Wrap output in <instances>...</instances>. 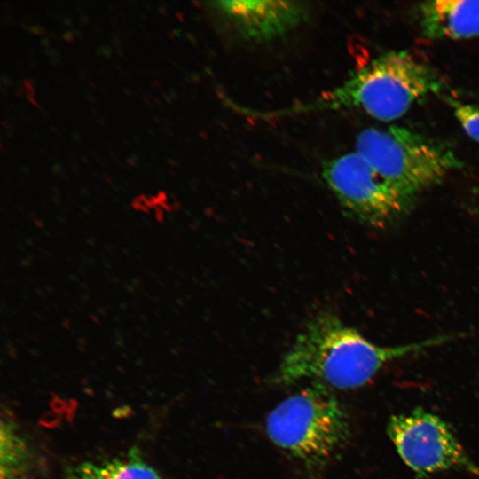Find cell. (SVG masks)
Wrapping results in <instances>:
<instances>
[{
  "instance_id": "6",
  "label": "cell",
  "mask_w": 479,
  "mask_h": 479,
  "mask_svg": "<svg viewBox=\"0 0 479 479\" xmlns=\"http://www.w3.org/2000/svg\"><path fill=\"white\" fill-rule=\"evenodd\" d=\"M388 434L402 460L420 475L459 468L479 476V467L445 422L433 413L417 409L395 415Z\"/></svg>"
},
{
  "instance_id": "11",
  "label": "cell",
  "mask_w": 479,
  "mask_h": 479,
  "mask_svg": "<svg viewBox=\"0 0 479 479\" xmlns=\"http://www.w3.org/2000/svg\"><path fill=\"white\" fill-rule=\"evenodd\" d=\"M450 104L463 130L472 140L479 143V107L455 100Z\"/></svg>"
},
{
  "instance_id": "7",
  "label": "cell",
  "mask_w": 479,
  "mask_h": 479,
  "mask_svg": "<svg viewBox=\"0 0 479 479\" xmlns=\"http://www.w3.org/2000/svg\"><path fill=\"white\" fill-rule=\"evenodd\" d=\"M211 7L245 38H277L303 21L306 7L297 1L232 0L210 3Z\"/></svg>"
},
{
  "instance_id": "1",
  "label": "cell",
  "mask_w": 479,
  "mask_h": 479,
  "mask_svg": "<svg viewBox=\"0 0 479 479\" xmlns=\"http://www.w3.org/2000/svg\"><path fill=\"white\" fill-rule=\"evenodd\" d=\"M444 334L397 346H381L366 339L335 314L321 310L297 334L281 359L274 381L284 386L307 381L330 389L365 385L386 364L452 341Z\"/></svg>"
},
{
  "instance_id": "12",
  "label": "cell",
  "mask_w": 479,
  "mask_h": 479,
  "mask_svg": "<svg viewBox=\"0 0 479 479\" xmlns=\"http://www.w3.org/2000/svg\"><path fill=\"white\" fill-rule=\"evenodd\" d=\"M30 30L37 35H41L43 33V30L40 27H30Z\"/></svg>"
},
{
  "instance_id": "5",
  "label": "cell",
  "mask_w": 479,
  "mask_h": 479,
  "mask_svg": "<svg viewBox=\"0 0 479 479\" xmlns=\"http://www.w3.org/2000/svg\"><path fill=\"white\" fill-rule=\"evenodd\" d=\"M322 177L349 216L373 227L401 216L415 199L388 182L356 151L324 163Z\"/></svg>"
},
{
  "instance_id": "2",
  "label": "cell",
  "mask_w": 479,
  "mask_h": 479,
  "mask_svg": "<svg viewBox=\"0 0 479 479\" xmlns=\"http://www.w3.org/2000/svg\"><path fill=\"white\" fill-rule=\"evenodd\" d=\"M444 87L440 75L405 51L386 52L341 85L313 100L271 112L286 115L323 110L356 108L374 119L389 122L403 116L420 99Z\"/></svg>"
},
{
  "instance_id": "9",
  "label": "cell",
  "mask_w": 479,
  "mask_h": 479,
  "mask_svg": "<svg viewBox=\"0 0 479 479\" xmlns=\"http://www.w3.org/2000/svg\"><path fill=\"white\" fill-rule=\"evenodd\" d=\"M65 479H162L145 462L137 449L128 454L100 462L84 461L72 465L65 472Z\"/></svg>"
},
{
  "instance_id": "10",
  "label": "cell",
  "mask_w": 479,
  "mask_h": 479,
  "mask_svg": "<svg viewBox=\"0 0 479 479\" xmlns=\"http://www.w3.org/2000/svg\"><path fill=\"white\" fill-rule=\"evenodd\" d=\"M1 479H23L31 467L27 442L9 420L1 422Z\"/></svg>"
},
{
  "instance_id": "4",
  "label": "cell",
  "mask_w": 479,
  "mask_h": 479,
  "mask_svg": "<svg viewBox=\"0 0 479 479\" xmlns=\"http://www.w3.org/2000/svg\"><path fill=\"white\" fill-rule=\"evenodd\" d=\"M355 148L382 177L413 198L463 165L452 149L397 125L362 130Z\"/></svg>"
},
{
  "instance_id": "3",
  "label": "cell",
  "mask_w": 479,
  "mask_h": 479,
  "mask_svg": "<svg viewBox=\"0 0 479 479\" xmlns=\"http://www.w3.org/2000/svg\"><path fill=\"white\" fill-rule=\"evenodd\" d=\"M331 389L310 382L266 417L270 439L308 470L324 467L348 438L347 415Z\"/></svg>"
},
{
  "instance_id": "8",
  "label": "cell",
  "mask_w": 479,
  "mask_h": 479,
  "mask_svg": "<svg viewBox=\"0 0 479 479\" xmlns=\"http://www.w3.org/2000/svg\"><path fill=\"white\" fill-rule=\"evenodd\" d=\"M420 32L428 39L479 37V0H437L417 7Z\"/></svg>"
}]
</instances>
